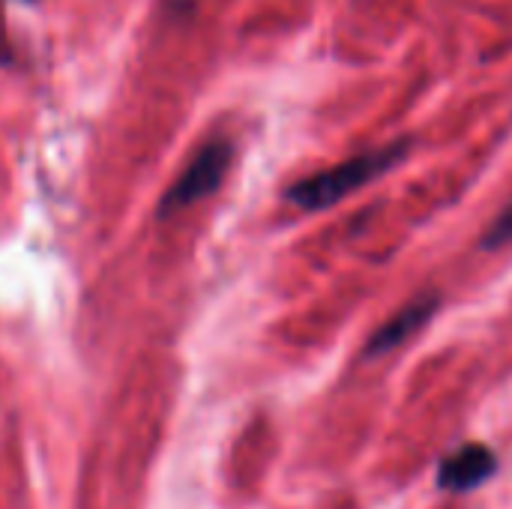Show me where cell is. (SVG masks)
Masks as SVG:
<instances>
[{
    "label": "cell",
    "instance_id": "obj_2",
    "mask_svg": "<svg viewBox=\"0 0 512 509\" xmlns=\"http://www.w3.org/2000/svg\"><path fill=\"white\" fill-rule=\"evenodd\" d=\"M231 156H234V150H231L228 141H213V144H207V147L192 159V165L183 171V177L165 192L159 213L183 210V207H189V204L207 198L210 192H216V189L222 186L225 174H228Z\"/></svg>",
    "mask_w": 512,
    "mask_h": 509
},
{
    "label": "cell",
    "instance_id": "obj_3",
    "mask_svg": "<svg viewBox=\"0 0 512 509\" xmlns=\"http://www.w3.org/2000/svg\"><path fill=\"white\" fill-rule=\"evenodd\" d=\"M495 468H498L495 453L489 447H483V444H471L462 453L441 462L438 483L447 492H468V489L483 486L495 474Z\"/></svg>",
    "mask_w": 512,
    "mask_h": 509
},
{
    "label": "cell",
    "instance_id": "obj_1",
    "mask_svg": "<svg viewBox=\"0 0 512 509\" xmlns=\"http://www.w3.org/2000/svg\"><path fill=\"white\" fill-rule=\"evenodd\" d=\"M405 141L399 144H387L381 150H372V153H363V156H354L348 162H339L315 177H306L300 180L297 186L288 189V198L294 204H300L303 210H324V207H333L336 201H342L345 195L357 192L360 186L372 183L375 177H381L384 171H390L402 156H405Z\"/></svg>",
    "mask_w": 512,
    "mask_h": 509
},
{
    "label": "cell",
    "instance_id": "obj_5",
    "mask_svg": "<svg viewBox=\"0 0 512 509\" xmlns=\"http://www.w3.org/2000/svg\"><path fill=\"white\" fill-rule=\"evenodd\" d=\"M512 240V204L495 219L492 231L486 234V246H504Z\"/></svg>",
    "mask_w": 512,
    "mask_h": 509
},
{
    "label": "cell",
    "instance_id": "obj_4",
    "mask_svg": "<svg viewBox=\"0 0 512 509\" xmlns=\"http://www.w3.org/2000/svg\"><path fill=\"white\" fill-rule=\"evenodd\" d=\"M435 312V300H417L411 306H405L396 318H390L369 342V354H387L396 345H402L405 339H411Z\"/></svg>",
    "mask_w": 512,
    "mask_h": 509
}]
</instances>
